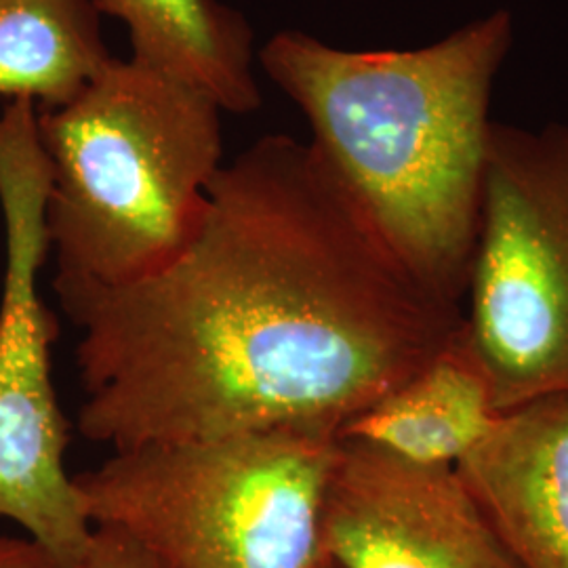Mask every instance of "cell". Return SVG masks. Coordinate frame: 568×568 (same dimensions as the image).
Segmentation results:
<instances>
[{"label":"cell","instance_id":"cell-1","mask_svg":"<svg viewBox=\"0 0 568 568\" xmlns=\"http://www.w3.org/2000/svg\"><path fill=\"white\" fill-rule=\"evenodd\" d=\"M79 328L82 438L112 450L342 427L453 339L464 310L394 260L312 145L265 135L224 164L163 270L53 284Z\"/></svg>","mask_w":568,"mask_h":568},{"label":"cell","instance_id":"cell-2","mask_svg":"<svg viewBox=\"0 0 568 568\" xmlns=\"http://www.w3.org/2000/svg\"><path fill=\"white\" fill-rule=\"evenodd\" d=\"M511 44L514 18L497 9L419 49L352 51L283 30L260 51L366 224L415 283L459 310L483 220L490 98Z\"/></svg>","mask_w":568,"mask_h":568},{"label":"cell","instance_id":"cell-3","mask_svg":"<svg viewBox=\"0 0 568 568\" xmlns=\"http://www.w3.org/2000/svg\"><path fill=\"white\" fill-rule=\"evenodd\" d=\"M222 114L203 89L133 58L39 108L53 284L135 283L192 243L224 166Z\"/></svg>","mask_w":568,"mask_h":568},{"label":"cell","instance_id":"cell-4","mask_svg":"<svg viewBox=\"0 0 568 568\" xmlns=\"http://www.w3.org/2000/svg\"><path fill=\"white\" fill-rule=\"evenodd\" d=\"M339 443L331 427H278L143 445L74 483L93 527L164 568H316Z\"/></svg>","mask_w":568,"mask_h":568},{"label":"cell","instance_id":"cell-5","mask_svg":"<svg viewBox=\"0 0 568 568\" xmlns=\"http://www.w3.org/2000/svg\"><path fill=\"white\" fill-rule=\"evenodd\" d=\"M39 105L11 100L0 114V211L4 276L0 295V518L23 528L61 568L89 548L91 525L65 467L70 424L51 377L58 321L39 278L51 251V169L39 138Z\"/></svg>","mask_w":568,"mask_h":568},{"label":"cell","instance_id":"cell-6","mask_svg":"<svg viewBox=\"0 0 568 568\" xmlns=\"http://www.w3.org/2000/svg\"><path fill=\"white\" fill-rule=\"evenodd\" d=\"M466 302L499 413L568 394V122L493 124Z\"/></svg>","mask_w":568,"mask_h":568},{"label":"cell","instance_id":"cell-7","mask_svg":"<svg viewBox=\"0 0 568 568\" xmlns=\"http://www.w3.org/2000/svg\"><path fill=\"white\" fill-rule=\"evenodd\" d=\"M321 548L342 568H525L455 467L349 438L328 478Z\"/></svg>","mask_w":568,"mask_h":568},{"label":"cell","instance_id":"cell-8","mask_svg":"<svg viewBox=\"0 0 568 568\" xmlns=\"http://www.w3.org/2000/svg\"><path fill=\"white\" fill-rule=\"evenodd\" d=\"M525 568H568V394L499 415L455 466Z\"/></svg>","mask_w":568,"mask_h":568},{"label":"cell","instance_id":"cell-9","mask_svg":"<svg viewBox=\"0 0 568 568\" xmlns=\"http://www.w3.org/2000/svg\"><path fill=\"white\" fill-rule=\"evenodd\" d=\"M499 415L487 366L462 325L429 365L347 422L339 436L417 466L455 467Z\"/></svg>","mask_w":568,"mask_h":568},{"label":"cell","instance_id":"cell-10","mask_svg":"<svg viewBox=\"0 0 568 568\" xmlns=\"http://www.w3.org/2000/svg\"><path fill=\"white\" fill-rule=\"evenodd\" d=\"M129 32L131 58L190 82L230 114L262 105L253 30L220 0H93Z\"/></svg>","mask_w":568,"mask_h":568},{"label":"cell","instance_id":"cell-11","mask_svg":"<svg viewBox=\"0 0 568 568\" xmlns=\"http://www.w3.org/2000/svg\"><path fill=\"white\" fill-rule=\"evenodd\" d=\"M110 60L93 0H0V95L61 105Z\"/></svg>","mask_w":568,"mask_h":568},{"label":"cell","instance_id":"cell-12","mask_svg":"<svg viewBox=\"0 0 568 568\" xmlns=\"http://www.w3.org/2000/svg\"><path fill=\"white\" fill-rule=\"evenodd\" d=\"M72 568H164L116 528L95 527L91 544Z\"/></svg>","mask_w":568,"mask_h":568},{"label":"cell","instance_id":"cell-13","mask_svg":"<svg viewBox=\"0 0 568 568\" xmlns=\"http://www.w3.org/2000/svg\"><path fill=\"white\" fill-rule=\"evenodd\" d=\"M0 568H61L28 537L0 535Z\"/></svg>","mask_w":568,"mask_h":568},{"label":"cell","instance_id":"cell-14","mask_svg":"<svg viewBox=\"0 0 568 568\" xmlns=\"http://www.w3.org/2000/svg\"><path fill=\"white\" fill-rule=\"evenodd\" d=\"M316 568H342V567H339V565H337V562H335V560H331V558H328V556H325V554H323V556H321V560H318V565H316Z\"/></svg>","mask_w":568,"mask_h":568}]
</instances>
